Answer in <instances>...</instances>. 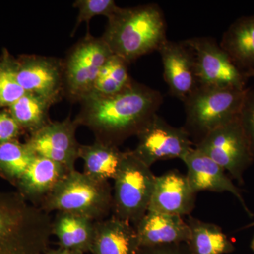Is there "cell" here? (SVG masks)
I'll list each match as a JSON object with an SVG mask.
<instances>
[{
  "mask_svg": "<svg viewBox=\"0 0 254 254\" xmlns=\"http://www.w3.org/2000/svg\"><path fill=\"white\" fill-rule=\"evenodd\" d=\"M75 118L80 126L88 127L95 141L115 146L136 136L158 114L163 95L150 87L133 81L125 91L113 96L89 95L79 102Z\"/></svg>",
  "mask_w": 254,
  "mask_h": 254,
  "instance_id": "obj_1",
  "label": "cell"
},
{
  "mask_svg": "<svg viewBox=\"0 0 254 254\" xmlns=\"http://www.w3.org/2000/svg\"><path fill=\"white\" fill-rule=\"evenodd\" d=\"M167 23L158 4L121 8L108 18L101 38L113 55L128 64L158 51L167 39Z\"/></svg>",
  "mask_w": 254,
  "mask_h": 254,
  "instance_id": "obj_2",
  "label": "cell"
},
{
  "mask_svg": "<svg viewBox=\"0 0 254 254\" xmlns=\"http://www.w3.org/2000/svg\"><path fill=\"white\" fill-rule=\"evenodd\" d=\"M53 219L18 192L0 191V254H43Z\"/></svg>",
  "mask_w": 254,
  "mask_h": 254,
  "instance_id": "obj_3",
  "label": "cell"
},
{
  "mask_svg": "<svg viewBox=\"0 0 254 254\" xmlns=\"http://www.w3.org/2000/svg\"><path fill=\"white\" fill-rule=\"evenodd\" d=\"M39 207L48 214L64 212L100 221L112 212L113 189L109 181H98L74 170L64 177Z\"/></svg>",
  "mask_w": 254,
  "mask_h": 254,
  "instance_id": "obj_4",
  "label": "cell"
},
{
  "mask_svg": "<svg viewBox=\"0 0 254 254\" xmlns=\"http://www.w3.org/2000/svg\"><path fill=\"white\" fill-rule=\"evenodd\" d=\"M247 89L200 86L184 102V128L194 145L209 132L239 118Z\"/></svg>",
  "mask_w": 254,
  "mask_h": 254,
  "instance_id": "obj_5",
  "label": "cell"
},
{
  "mask_svg": "<svg viewBox=\"0 0 254 254\" xmlns=\"http://www.w3.org/2000/svg\"><path fill=\"white\" fill-rule=\"evenodd\" d=\"M155 177L132 150L125 151L114 178L113 216L136 225L148 212Z\"/></svg>",
  "mask_w": 254,
  "mask_h": 254,
  "instance_id": "obj_6",
  "label": "cell"
},
{
  "mask_svg": "<svg viewBox=\"0 0 254 254\" xmlns=\"http://www.w3.org/2000/svg\"><path fill=\"white\" fill-rule=\"evenodd\" d=\"M113 55L101 37L89 33L71 48L63 60L64 94L80 102L93 91L100 69Z\"/></svg>",
  "mask_w": 254,
  "mask_h": 254,
  "instance_id": "obj_7",
  "label": "cell"
},
{
  "mask_svg": "<svg viewBox=\"0 0 254 254\" xmlns=\"http://www.w3.org/2000/svg\"><path fill=\"white\" fill-rule=\"evenodd\" d=\"M194 148L210 157L241 185L246 170L254 161L239 118L209 132Z\"/></svg>",
  "mask_w": 254,
  "mask_h": 254,
  "instance_id": "obj_8",
  "label": "cell"
},
{
  "mask_svg": "<svg viewBox=\"0 0 254 254\" xmlns=\"http://www.w3.org/2000/svg\"><path fill=\"white\" fill-rule=\"evenodd\" d=\"M138 144L132 150L147 166L161 160L181 159L194 148L193 141L184 127H175L158 114L137 135Z\"/></svg>",
  "mask_w": 254,
  "mask_h": 254,
  "instance_id": "obj_9",
  "label": "cell"
},
{
  "mask_svg": "<svg viewBox=\"0 0 254 254\" xmlns=\"http://www.w3.org/2000/svg\"><path fill=\"white\" fill-rule=\"evenodd\" d=\"M195 55L200 86L245 90L247 78L213 38L185 40Z\"/></svg>",
  "mask_w": 254,
  "mask_h": 254,
  "instance_id": "obj_10",
  "label": "cell"
},
{
  "mask_svg": "<svg viewBox=\"0 0 254 254\" xmlns=\"http://www.w3.org/2000/svg\"><path fill=\"white\" fill-rule=\"evenodd\" d=\"M79 125L70 117L63 121L51 122L31 133L26 144L36 156L62 164L69 171L79 158L80 145L76 138Z\"/></svg>",
  "mask_w": 254,
  "mask_h": 254,
  "instance_id": "obj_11",
  "label": "cell"
},
{
  "mask_svg": "<svg viewBox=\"0 0 254 254\" xmlns=\"http://www.w3.org/2000/svg\"><path fill=\"white\" fill-rule=\"evenodd\" d=\"M16 79L26 93L55 103L64 94L63 60L31 55L16 63Z\"/></svg>",
  "mask_w": 254,
  "mask_h": 254,
  "instance_id": "obj_12",
  "label": "cell"
},
{
  "mask_svg": "<svg viewBox=\"0 0 254 254\" xmlns=\"http://www.w3.org/2000/svg\"><path fill=\"white\" fill-rule=\"evenodd\" d=\"M170 94L185 102L200 87L193 50L185 41H167L158 50Z\"/></svg>",
  "mask_w": 254,
  "mask_h": 254,
  "instance_id": "obj_13",
  "label": "cell"
},
{
  "mask_svg": "<svg viewBox=\"0 0 254 254\" xmlns=\"http://www.w3.org/2000/svg\"><path fill=\"white\" fill-rule=\"evenodd\" d=\"M186 165V176L194 193L200 191L228 192L235 195L249 216L254 215L250 211L240 189L225 173V170L203 152L193 148L182 158Z\"/></svg>",
  "mask_w": 254,
  "mask_h": 254,
  "instance_id": "obj_14",
  "label": "cell"
},
{
  "mask_svg": "<svg viewBox=\"0 0 254 254\" xmlns=\"http://www.w3.org/2000/svg\"><path fill=\"white\" fill-rule=\"evenodd\" d=\"M195 195L186 175L173 170L155 177L148 211L185 216L195 206Z\"/></svg>",
  "mask_w": 254,
  "mask_h": 254,
  "instance_id": "obj_15",
  "label": "cell"
},
{
  "mask_svg": "<svg viewBox=\"0 0 254 254\" xmlns=\"http://www.w3.org/2000/svg\"><path fill=\"white\" fill-rule=\"evenodd\" d=\"M69 172L62 164L36 156L16 187L29 203L39 207Z\"/></svg>",
  "mask_w": 254,
  "mask_h": 254,
  "instance_id": "obj_16",
  "label": "cell"
},
{
  "mask_svg": "<svg viewBox=\"0 0 254 254\" xmlns=\"http://www.w3.org/2000/svg\"><path fill=\"white\" fill-rule=\"evenodd\" d=\"M141 247L187 243L190 229L182 217L148 211L133 226Z\"/></svg>",
  "mask_w": 254,
  "mask_h": 254,
  "instance_id": "obj_17",
  "label": "cell"
},
{
  "mask_svg": "<svg viewBox=\"0 0 254 254\" xmlns=\"http://www.w3.org/2000/svg\"><path fill=\"white\" fill-rule=\"evenodd\" d=\"M141 248L136 229L115 216L95 222L91 254H138Z\"/></svg>",
  "mask_w": 254,
  "mask_h": 254,
  "instance_id": "obj_18",
  "label": "cell"
},
{
  "mask_svg": "<svg viewBox=\"0 0 254 254\" xmlns=\"http://www.w3.org/2000/svg\"><path fill=\"white\" fill-rule=\"evenodd\" d=\"M220 46L241 72L250 78L254 71V14L234 21L224 33Z\"/></svg>",
  "mask_w": 254,
  "mask_h": 254,
  "instance_id": "obj_19",
  "label": "cell"
},
{
  "mask_svg": "<svg viewBox=\"0 0 254 254\" xmlns=\"http://www.w3.org/2000/svg\"><path fill=\"white\" fill-rule=\"evenodd\" d=\"M95 221L76 214L58 212L52 223L53 235L62 248L91 253L95 236Z\"/></svg>",
  "mask_w": 254,
  "mask_h": 254,
  "instance_id": "obj_20",
  "label": "cell"
},
{
  "mask_svg": "<svg viewBox=\"0 0 254 254\" xmlns=\"http://www.w3.org/2000/svg\"><path fill=\"white\" fill-rule=\"evenodd\" d=\"M125 151L119 147L95 141L93 144L80 145L78 157L83 161V173L98 181L115 178Z\"/></svg>",
  "mask_w": 254,
  "mask_h": 254,
  "instance_id": "obj_21",
  "label": "cell"
},
{
  "mask_svg": "<svg viewBox=\"0 0 254 254\" xmlns=\"http://www.w3.org/2000/svg\"><path fill=\"white\" fill-rule=\"evenodd\" d=\"M187 223L190 237L187 244L192 254H227L235 250L233 242L216 224L193 217Z\"/></svg>",
  "mask_w": 254,
  "mask_h": 254,
  "instance_id": "obj_22",
  "label": "cell"
},
{
  "mask_svg": "<svg viewBox=\"0 0 254 254\" xmlns=\"http://www.w3.org/2000/svg\"><path fill=\"white\" fill-rule=\"evenodd\" d=\"M53 104L44 97L26 93L9 107V113L21 128L32 133L50 123L48 112Z\"/></svg>",
  "mask_w": 254,
  "mask_h": 254,
  "instance_id": "obj_23",
  "label": "cell"
},
{
  "mask_svg": "<svg viewBox=\"0 0 254 254\" xmlns=\"http://www.w3.org/2000/svg\"><path fill=\"white\" fill-rule=\"evenodd\" d=\"M128 65L123 58L112 55L100 69L90 95L113 96L129 88L133 81L128 73Z\"/></svg>",
  "mask_w": 254,
  "mask_h": 254,
  "instance_id": "obj_24",
  "label": "cell"
},
{
  "mask_svg": "<svg viewBox=\"0 0 254 254\" xmlns=\"http://www.w3.org/2000/svg\"><path fill=\"white\" fill-rule=\"evenodd\" d=\"M36 155L17 140L0 145V176L16 186Z\"/></svg>",
  "mask_w": 254,
  "mask_h": 254,
  "instance_id": "obj_25",
  "label": "cell"
},
{
  "mask_svg": "<svg viewBox=\"0 0 254 254\" xmlns=\"http://www.w3.org/2000/svg\"><path fill=\"white\" fill-rule=\"evenodd\" d=\"M4 60L0 64V107H10L26 92L16 79V63Z\"/></svg>",
  "mask_w": 254,
  "mask_h": 254,
  "instance_id": "obj_26",
  "label": "cell"
},
{
  "mask_svg": "<svg viewBox=\"0 0 254 254\" xmlns=\"http://www.w3.org/2000/svg\"><path fill=\"white\" fill-rule=\"evenodd\" d=\"M73 6L78 10V14L72 34L82 22H86L88 28L90 21L95 16H104L108 19L120 9L113 0H77Z\"/></svg>",
  "mask_w": 254,
  "mask_h": 254,
  "instance_id": "obj_27",
  "label": "cell"
},
{
  "mask_svg": "<svg viewBox=\"0 0 254 254\" xmlns=\"http://www.w3.org/2000/svg\"><path fill=\"white\" fill-rule=\"evenodd\" d=\"M239 120L254 158V88H247Z\"/></svg>",
  "mask_w": 254,
  "mask_h": 254,
  "instance_id": "obj_28",
  "label": "cell"
},
{
  "mask_svg": "<svg viewBox=\"0 0 254 254\" xmlns=\"http://www.w3.org/2000/svg\"><path fill=\"white\" fill-rule=\"evenodd\" d=\"M21 128L10 113H0V145L16 140Z\"/></svg>",
  "mask_w": 254,
  "mask_h": 254,
  "instance_id": "obj_29",
  "label": "cell"
},
{
  "mask_svg": "<svg viewBox=\"0 0 254 254\" xmlns=\"http://www.w3.org/2000/svg\"><path fill=\"white\" fill-rule=\"evenodd\" d=\"M138 254H192L187 243L141 247Z\"/></svg>",
  "mask_w": 254,
  "mask_h": 254,
  "instance_id": "obj_30",
  "label": "cell"
},
{
  "mask_svg": "<svg viewBox=\"0 0 254 254\" xmlns=\"http://www.w3.org/2000/svg\"><path fill=\"white\" fill-rule=\"evenodd\" d=\"M43 254H84L81 253V252H76V251H73L67 250V249L62 248V247H58L57 249H48Z\"/></svg>",
  "mask_w": 254,
  "mask_h": 254,
  "instance_id": "obj_31",
  "label": "cell"
},
{
  "mask_svg": "<svg viewBox=\"0 0 254 254\" xmlns=\"http://www.w3.org/2000/svg\"><path fill=\"white\" fill-rule=\"evenodd\" d=\"M251 249L254 252V235L253 238H252V242H251Z\"/></svg>",
  "mask_w": 254,
  "mask_h": 254,
  "instance_id": "obj_32",
  "label": "cell"
},
{
  "mask_svg": "<svg viewBox=\"0 0 254 254\" xmlns=\"http://www.w3.org/2000/svg\"><path fill=\"white\" fill-rule=\"evenodd\" d=\"M253 226H254V222H252V223L250 224V225H247V226L244 227V229L250 228V227Z\"/></svg>",
  "mask_w": 254,
  "mask_h": 254,
  "instance_id": "obj_33",
  "label": "cell"
},
{
  "mask_svg": "<svg viewBox=\"0 0 254 254\" xmlns=\"http://www.w3.org/2000/svg\"><path fill=\"white\" fill-rule=\"evenodd\" d=\"M250 78H254V71L251 73V75L250 76Z\"/></svg>",
  "mask_w": 254,
  "mask_h": 254,
  "instance_id": "obj_34",
  "label": "cell"
}]
</instances>
